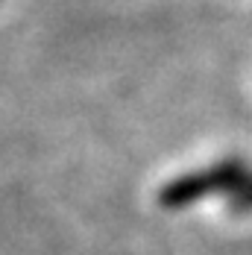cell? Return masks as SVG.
I'll use <instances>...</instances> for the list:
<instances>
[{
    "mask_svg": "<svg viewBox=\"0 0 252 255\" xmlns=\"http://www.w3.org/2000/svg\"><path fill=\"white\" fill-rule=\"evenodd\" d=\"M247 170H250L247 161L223 158L217 164H208V167H200L194 173L176 176L173 182H167L158 191V205H164V208H188V205L200 203L205 197H214V194H235L250 179Z\"/></svg>",
    "mask_w": 252,
    "mask_h": 255,
    "instance_id": "cell-1",
    "label": "cell"
},
{
    "mask_svg": "<svg viewBox=\"0 0 252 255\" xmlns=\"http://www.w3.org/2000/svg\"><path fill=\"white\" fill-rule=\"evenodd\" d=\"M229 211H235V214L252 211V176L247 179L235 194H229Z\"/></svg>",
    "mask_w": 252,
    "mask_h": 255,
    "instance_id": "cell-2",
    "label": "cell"
}]
</instances>
